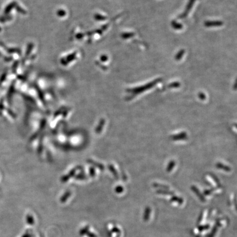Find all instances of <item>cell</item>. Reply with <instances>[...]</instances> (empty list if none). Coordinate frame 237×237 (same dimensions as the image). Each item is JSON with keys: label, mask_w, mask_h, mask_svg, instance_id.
Here are the masks:
<instances>
[{"label": "cell", "mask_w": 237, "mask_h": 237, "mask_svg": "<svg viewBox=\"0 0 237 237\" xmlns=\"http://www.w3.org/2000/svg\"><path fill=\"white\" fill-rule=\"evenodd\" d=\"M161 81H162V79H160V78L157 79L156 80L152 81V82H149L148 84L142 85L141 86L135 87L133 89H128V91L134 93V94H136L137 95V94L142 93L143 92L146 91L148 89H152V87L155 86V85L158 84L159 82H161Z\"/></svg>", "instance_id": "obj_1"}, {"label": "cell", "mask_w": 237, "mask_h": 237, "mask_svg": "<svg viewBox=\"0 0 237 237\" xmlns=\"http://www.w3.org/2000/svg\"><path fill=\"white\" fill-rule=\"evenodd\" d=\"M195 0H189V1L188 4L187 5L186 7H185V11L182 13V14H181L179 16V19H184L188 16V13H189V12H190V10L192 9V8L195 3Z\"/></svg>", "instance_id": "obj_2"}, {"label": "cell", "mask_w": 237, "mask_h": 237, "mask_svg": "<svg viewBox=\"0 0 237 237\" xmlns=\"http://www.w3.org/2000/svg\"><path fill=\"white\" fill-rule=\"evenodd\" d=\"M223 24V22L220 21H209L204 23L205 26L207 28L222 26Z\"/></svg>", "instance_id": "obj_3"}, {"label": "cell", "mask_w": 237, "mask_h": 237, "mask_svg": "<svg viewBox=\"0 0 237 237\" xmlns=\"http://www.w3.org/2000/svg\"><path fill=\"white\" fill-rule=\"evenodd\" d=\"M172 139L174 141L185 140L187 139V134L185 132H182L179 134H175L171 137Z\"/></svg>", "instance_id": "obj_4"}, {"label": "cell", "mask_w": 237, "mask_h": 237, "mask_svg": "<svg viewBox=\"0 0 237 237\" xmlns=\"http://www.w3.org/2000/svg\"><path fill=\"white\" fill-rule=\"evenodd\" d=\"M216 166L217 169H221L225 170L226 172H230L231 171V168L230 167L227 166L226 165L223 164L221 162H218L216 165Z\"/></svg>", "instance_id": "obj_5"}, {"label": "cell", "mask_w": 237, "mask_h": 237, "mask_svg": "<svg viewBox=\"0 0 237 237\" xmlns=\"http://www.w3.org/2000/svg\"><path fill=\"white\" fill-rule=\"evenodd\" d=\"M175 165H176V162L174 160L170 161V162H169V164L167 165L166 169V171L167 172H170L172 170L174 169V167L175 166Z\"/></svg>", "instance_id": "obj_6"}, {"label": "cell", "mask_w": 237, "mask_h": 237, "mask_svg": "<svg viewBox=\"0 0 237 237\" xmlns=\"http://www.w3.org/2000/svg\"><path fill=\"white\" fill-rule=\"evenodd\" d=\"M172 26L176 30H180L183 28V25L181 23H179L176 21H172L171 23Z\"/></svg>", "instance_id": "obj_7"}, {"label": "cell", "mask_w": 237, "mask_h": 237, "mask_svg": "<svg viewBox=\"0 0 237 237\" xmlns=\"http://www.w3.org/2000/svg\"><path fill=\"white\" fill-rule=\"evenodd\" d=\"M185 53V51L184 49H181L180 51H179V52L175 56V59L177 61H180L182 58Z\"/></svg>", "instance_id": "obj_8"}, {"label": "cell", "mask_w": 237, "mask_h": 237, "mask_svg": "<svg viewBox=\"0 0 237 237\" xmlns=\"http://www.w3.org/2000/svg\"><path fill=\"white\" fill-rule=\"evenodd\" d=\"M181 86L180 83L179 82H174L172 83H171L167 86V87L169 89H171V88H177Z\"/></svg>", "instance_id": "obj_9"}, {"label": "cell", "mask_w": 237, "mask_h": 237, "mask_svg": "<svg viewBox=\"0 0 237 237\" xmlns=\"http://www.w3.org/2000/svg\"><path fill=\"white\" fill-rule=\"evenodd\" d=\"M153 185L154 187H156V188H159V187H160V188H164V189H169V188L168 186L164 185H161V184H159V183H153Z\"/></svg>", "instance_id": "obj_10"}, {"label": "cell", "mask_w": 237, "mask_h": 237, "mask_svg": "<svg viewBox=\"0 0 237 237\" xmlns=\"http://www.w3.org/2000/svg\"><path fill=\"white\" fill-rule=\"evenodd\" d=\"M191 188H192V189L194 192H195L196 193V194H197V195H199L200 198L201 199H204V197H203V195L202 196V195L200 194V193L199 190H198L197 188H196V187L194 186V185H192V186L191 187Z\"/></svg>", "instance_id": "obj_11"}, {"label": "cell", "mask_w": 237, "mask_h": 237, "mask_svg": "<svg viewBox=\"0 0 237 237\" xmlns=\"http://www.w3.org/2000/svg\"><path fill=\"white\" fill-rule=\"evenodd\" d=\"M210 176H211V177L212 178V179L214 180V181L217 183V185L218 186H220V181L218 180V179H217V177L216 176H215L213 174H211V175H210Z\"/></svg>", "instance_id": "obj_12"}, {"label": "cell", "mask_w": 237, "mask_h": 237, "mask_svg": "<svg viewBox=\"0 0 237 237\" xmlns=\"http://www.w3.org/2000/svg\"><path fill=\"white\" fill-rule=\"evenodd\" d=\"M134 35V33H128L125 34L123 37L125 39H127V38H130L131 37H133Z\"/></svg>", "instance_id": "obj_13"}, {"label": "cell", "mask_w": 237, "mask_h": 237, "mask_svg": "<svg viewBox=\"0 0 237 237\" xmlns=\"http://www.w3.org/2000/svg\"><path fill=\"white\" fill-rule=\"evenodd\" d=\"M157 192L161 193L162 194L163 193V194H170V195L173 194V193L171 192H170V191H167V190H157Z\"/></svg>", "instance_id": "obj_14"}, {"label": "cell", "mask_w": 237, "mask_h": 237, "mask_svg": "<svg viewBox=\"0 0 237 237\" xmlns=\"http://www.w3.org/2000/svg\"><path fill=\"white\" fill-rule=\"evenodd\" d=\"M198 97L201 100H205L206 99V96L205 94L203 93V92H200L198 94Z\"/></svg>", "instance_id": "obj_15"}]
</instances>
